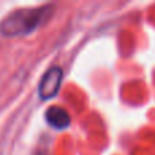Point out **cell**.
I'll use <instances>...</instances> for the list:
<instances>
[{"instance_id":"6da1fadb","label":"cell","mask_w":155,"mask_h":155,"mask_svg":"<svg viewBox=\"0 0 155 155\" xmlns=\"http://www.w3.org/2000/svg\"><path fill=\"white\" fill-rule=\"evenodd\" d=\"M53 12L54 5L52 4L15 10L2 21L0 33L4 37H19L30 34L45 23Z\"/></svg>"},{"instance_id":"7a4b0ae2","label":"cell","mask_w":155,"mask_h":155,"mask_svg":"<svg viewBox=\"0 0 155 155\" xmlns=\"http://www.w3.org/2000/svg\"><path fill=\"white\" fill-rule=\"evenodd\" d=\"M63 82V68L59 65L51 67L45 74L42 75L38 84V97L42 101L53 98L59 94L60 87Z\"/></svg>"},{"instance_id":"3957f363","label":"cell","mask_w":155,"mask_h":155,"mask_svg":"<svg viewBox=\"0 0 155 155\" xmlns=\"http://www.w3.org/2000/svg\"><path fill=\"white\" fill-rule=\"evenodd\" d=\"M45 120L56 131H64L71 125V116L64 107L53 105L45 112Z\"/></svg>"}]
</instances>
